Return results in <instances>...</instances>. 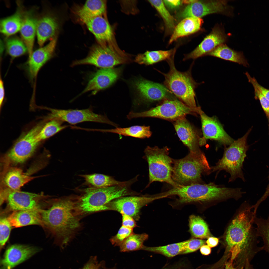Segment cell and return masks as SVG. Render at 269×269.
<instances>
[{"label":"cell","mask_w":269,"mask_h":269,"mask_svg":"<svg viewBox=\"0 0 269 269\" xmlns=\"http://www.w3.org/2000/svg\"><path fill=\"white\" fill-rule=\"evenodd\" d=\"M224 269H235L233 267L231 262H229L226 264Z\"/></svg>","instance_id":"54"},{"label":"cell","mask_w":269,"mask_h":269,"mask_svg":"<svg viewBox=\"0 0 269 269\" xmlns=\"http://www.w3.org/2000/svg\"><path fill=\"white\" fill-rule=\"evenodd\" d=\"M58 26L55 18L49 15H45L37 20L36 34L39 46H42L54 35Z\"/></svg>","instance_id":"25"},{"label":"cell","mask_w":269,"mask_h":269,"mask_svg":"<svg viewBox=\"0 0 269 269\" xmlns=\"http://www.w3.org/2000/svg\"></svg>","instance_id":"58"},{"label":"cell","mask_w":269,"mask_h":269,"mask_svg":"<svg viewBox=\"0 0 269 269\" xmlns=\"http://www.w3.org/2000/svg\"><path fill=\"white\" fill-rule=\"evenodd\" d=\"M4 49V46L2 41L1 39L0 40V56H1L3 52Z\"/></svg>","instance_id":"55"},{"label":"cell","mask_w":269,"mask_h":269,"mask_svg":"<svg viewBox=\"0 0 269 269\" xmlns=\"http://www.w3.org/2000/svg\"><path fill=\"white\" fill-rule=\"evenodd\" d=\"M43 126L42 124L38 125L18 138L7 155L11 162L22 163L31 157L41 141L38 134Z\"/></svg>","instance_id":"11"},{"label":"cell","mask_w":269,"mask_h":269,"mask_svg":"<svg viewBox=\"0 0 269 269\" xmlns=\"http://www.w3.org/2000/svg\"><path fill=\"white\" fill-rule=\"evenodd\" d=\"M219 242V240L217 238L210 237L207 238L206 242L209 247H213L216 246L218 245Z\"/></svg>","instance_id":"49"},{"label":"cell","mask_w":269,"mask_h":269,"mask_svg":"<svg viewBox=\"0 0 269 269\" xmlns=\"http://www.w3.org/2000/svg\"><path fill=\"white\" fill-rule=\"evenodd\" d=\"M36 177L24 173L20 168L13 167L6 172L3 180L9 189L13 190H19L21 187Z\"/></svg>","instance_id":"29"},{"label":"cell","mask_w":269,"mask_h":269,"mask_svg":"<svg viewBox=\"0 0 269 269\" xmlns=\"http://www.w3.org/2000/svg\"><path fill=\"white\" fill-rule=\"evenodd\" d=\"M185 241L163 246L148 247L144 245L142 250L159 253L168 257H173L182 254L184 250Z\"/></svg>","instance_id":"36"},{"label":"cell","mask_w":269,"mask_h":269,"mask_svg":"<svg viewBox=\"0 0 269 269\" xmlns=\"http://www.w3.org/2000/svg\"><path fill=\"white\" fill-rule=\"evenodd\" d=\"M211 247L208 245H203L200 248V251L201 254L204 255H209L211 252Z\"/></svg>","instance_id":"52"},{"label":"cell","mask_w":269,"mask_h":269,"mask_svg":"<svg viewBox=\"0 0 269 269\" xmlns=\"http://www.w3.org/2000/svg\"><path fill=\"white\" fill-rule=\"evenodd\" d=\"M157 195L130 196L121 197L110 202L106 205L108 210L117 211L121 214L130 216L134 220L140 218V210L143 206L156 199Z\"/></svg>","instance_id":"14"},{"label":"cell","mask_w":269,"mask_h":269,"mask_svg":"<svg viewBox=\"0 0 269 269\" xmlns=\"http://www.w3.org/2000/svg\"><path fill=\"white\" fill-rule=\"evenodd\" d=\"M227 1L196 0L187 6L181 14L183 18L195 17L201 18L214 13L227 14L229 9Z\"/></svg>","instance_id":"17"},{"label":"cell","mask_w":269,"mask_h":269,"mask_svg":"<svg viewBox=\"0 0 269 269\" xmlns=\"http://www.w3.org/2000/svg\"><path fill=\"white\" fill-rule=\"evenodd\" d=\"M42 226L60 239L59 245L63 248L80 226L77 200L70 198L51 202L48 207L40 211Z\"/></svg>","instance_id":"1"},{"label":"cell","mask_w":269,"mask_h":269,"mask_svg":"<svg viewBox=\"0 0 269 269\" xmlns=\"http://www.w3.org/2000/svg\"><path fill=\"white\" fill-rule=\"evenodd\" d=\"M164 3L171 8H174L179 6L181 3L180 0H164Z\"/></svg>","instance_id":"51"},{"label":"cell","mask_w":269,"mask_h":269,"mask_svg":"<svg viewBox=\"0 0 269 269\" xmlns=\"http://www.w3.org/2000/svg\"><path fill=\"white\" fill-rule=\"evenodd\" d=\"M245 193L240 188L226 187L212 182L180 186L175 188L173 191L174 195L178 197V202L183 203L211 202L231 198L237 199Z\"/></svg>","instance_id":"3"},{"label":"cell","mask_w":269,"mask_h":269,"mask_svg":"<svg viewBox=\"0 0 269 269\" xmlns=\"http://www.w3.org/2000/svg\"><path fill=\"white\" fill-rule=\"evenodd\" d=\"M204 240L201 239H191L185 241L184 250L182 254H186L194 252L204 245Z\"/></svg>","instance_id":"44"},{"label":"cell","mask_w":269,"mask_h":269,"mask_svg":"<svg viewBox=\"0 0 269 269\" xmlns=\"http://www.w3.org/2000/svg\"><path fill=\"white\" fill-rule=\"evenodd\" d=\"M211 168L204 153L189 152L184 157L173 159L172 178L178 185L204 184L202 175L210 174Z\"/></svg>","instance_id":"4"},{"label":"cell","mask_w":269,"mask_h":269,"mask_svg":"<svg viewBox=\"0 0 269 269\" xmlns=\"http://www.w3.org/2000/svg\"><path fill=\"white\" fill-rule=\"evenodd\" d=\"M245 267V269H255L253 266L250 264V261L248 260L246 261Z\"/></svg>","instance_id":"53"},{"label":"cell","mask_w":269,"mask_h":269,"mask_svg":"<svg viewBox=\"0 0 269 269\" xmlns=\"http://www.w3.org/2000/svg\"><path fill=\"white\" fill-rule=\"evenodd\" d=\"M63 122L56 119H51L43 126L38 134L41 141L47 139L67 127L63 124Z\"/></svg>","instance_id":"38"},{"label":"cell","mask_w":269,"mask_h":269,"mask_svg":"<svg viewBox=\"0 0 269 269\" xmlns=\"http://www.w3.org/2000/svg\"><path fill=\"white\" fill-rule=\"evenodd\" d=\"M5 96V91L3 82L0 77V108L2 105Z\"/></svg>","instance_id":"50"},{"label":"cell","mask_w":269,"mask_h":269,"mask_svg":"<svg viewBox=\"0 0 269 269\" xmlns=\"http://www.w3.org/2000/svg\"><path fill=\"white\" fill-rule=\"evenodd\" d=\"M174 128L179 138L187 146L190 152L200 153L202 152L200 148L201 138L197 130L184 117L174 121Z\"/></svg>","instance_id":"19"},{"label":"cell","mask_w":269,"mask_h":269,"mask_svg":"<svg viewBox=\"0 0 269 269\" xmlns=\"http://www.w3.org/2000/svg\"><path fill=\"white\" fill-rule=\"evenodd\" d=\"M21 7H18L13 14L0 21V32L7 37L19 31L24 15Z\"/></svg>","instance_id":"31"},{"label":"cell","mask_w":269,"mask_h":269,"mask_svg":"<svg viewBox=\"0 0 269 269\" xmlns=\"http://www.w3.org/2000/svg\"><path fill=\"white\" fill-rule=\"evenodd\" d=\"M40 249L24 245H10L6 249L0 261L1 269H12L38 252Z\"/></svg>","instance_id":"18"},{"label":"cell","mask_w":269,"mask_h":269,"mask_svg":"<svg viewBox=\"0 0 269 269\" xmlns=\"http://www.w3.org/2000/svg\"><path fill=\"white\" fill-rule=\"evenodd\" d=\"M121 214L122 216V226L132 229H133L137 226L136 222L133 218L124 214Z\"/></svg>","instance_id":"47"},{"label":"cell","mask_w":269,"mask_h":269,"mask_svg":"<svg viewBox=\"0 0 269 269\" xmlns=\"http://www.w3.org/2000/svg\"><path fill=\"white\" fill-rule=\"evenodd\" d=\"M50 112L48 118L56 119L71 124L85 122H92L108 124L116 127L117 124L105 116L94 113L90 108L82 110H62L47 108Z\"/></svg>","instance_id":"12"},{"label":"cell","mask_w":269,"mask_h":269,"mask_svg":"<svg viewBox=\"0 0 269 269\" xmlns=\"http://www.w3.org/2000/svg\"><path fill=\"white\" fill-rule=\"evenodd\" d=\"M201 109L200 107H190L178 100L169 99L147 111L139 112L131 111L127 117L130 120L138 118H155L174 121L188 114H199Z\"/></svg>","instance_id":"9"},{"label":"cell","mask_w":269,"mask_h":269,"mask_svg":"<svg viewBox=\"0 0 269 269\" xmlns=\"http://www.w3.org/2000/svg\"><path fill=\"white\" fill-rule=\"evenodd\" d=\"M5 48L7 53L12 59L28 52L27 48L23 41L16 37H9L6 40Z\"/></svg>","instance_id":"39"},{"label":"cell","mask_w":269,"mask_h":269,"mask_svg":"<svg viewBox=\"0 0 269 269\" xmlns=\"http://www.w3.org/2000/svg\"><path fill=\"white\" fill-rule=\"evenodd\" d=\"M189 231L193 237L202 239L211 237L207 225L200 216L191 215L189 217Z\"/></svg>","instance_id":"35"},{"label":"cell","mask_w":269,"mask_h":269,"mask_svg":"<svg viewBox=\"0 0 269 269\" xmlns=\"http://www.w3.org/2000/svg\"><path fill=\"white\" fill-rule=\"evenodd\" d=\"M148 237V234L145 233H134L126 238L120 246V251L126 252L141 250L144 242Z\"/></svg>","instance_id":"37"},{"label":"cell","mask_w":269,"mask_h":269,"mask_svg":"<svg viewBox=\"0 0 269 269\" xmlns=\"http://www.w3.org/2000/svg\"><path fill=\"white\" fill-rule=\"evenodd\" d=\"M227 39L223 30L219 27L216 26L194 50L185 55L183 60L195 59L205 56L218 46L223 44Z\"/></svg>","instance_id":"20"},{"label":"cell","mask_w":269,"mask_h":269,"mask_svg":"<svg viewBox=\"0 0 269 269\" xmlns=\"http://www.w3.org/2000/svg\"><path fill=\"white\" fill-rule=\"evenodd\" d=\"M100 266L97 257L96 256H92L82 269H99Z\"/></svg>","instance_id":"48"},{"label":"cell","mask_w":269,"mask_h":269,"mask_svg":"<svg viewBox=\"0 0 269 269\" xmlns=\"http://www.w3.org/2000/svg\"><path fill=\"white\" fill-rule=\"evenodd\" d=\"M121 72L119 68H102L98 70L89 81L81 94L92 91L95 94L113 84L117 79Z\"/></svg>","instance_id":"21"},{"label":"cell","mask_w":269,"mask_h":269,"mask_svg":"<svg viewBox=\"0 0 269 269\" xmlns=\"http://www.w3.org/2000/svg\"><path fill=\"white\" fill-rule=\"evenodd\" d=\"M133 229L122 226L117 233L110 239L111 243L115 246H120L126 238L134 233Z\"/></svg>","instance_id":"43"},{"label":"cell","mask_w":269,"mask_h":269,"mask_svg":"<svg viewBox=\"0 0 269 269\" xmlns=\"http://www.w3.org/2000/svg\"><path fill=\"white\" fill-rule=\"evenodd\" d=\"M169 149L166 146H148L145 149V157L148 162L149 182L147 187L154 182L167 183L173 187L179 185L172 178L173 159L169 156Z\"/></svg>","instance_id":"8"},{"label":"cell","mask_w":269,"mask_h":269,"mask_svg":"<svg viewBox=\"0 0 269 269\" xmlns=\"http://www.w3.org/2000/svg\"><path fill=\"white\" fill-rule=\"evenodd\" d=\"M174 56L167 60L169 65V71L164 76L165 86L180 100L187 106L197 108L195 100V90L200 83L193 78L191 68L185 72H181L176 68L174 61Z\"/></svg>","instance_id":"6"},{"label":"cell","mask_w":269,"mask_h":269,"mask_svg":"<svg viewBox=\"0 0 269 269\" xmlns=\"http://www.w3.org/2000/svg\"><path fill=\"white\" fill-rule=\"evenodd\" d=\"M57 43L55 37L46 46L33 52L27 62L28 71L31 78H35L41 67L52 56Z\"/></svg>","instance_id":"22"},{"label":"cell","mask_w":269,"mask_h":269,"mask_svg":"<svg viewBox=\"0 0 269 269\" xmlns=\"http://www.w3.org/2000/svg\"><path fill=\"white\" fill-rule=\"evenodd\" d=\"M12 226L7 217L0 219V251L9 237Z\"/></svg>","instance_id":"42"},{"label":"cell","mask_w":269,"mask_h":269,"mask_svg":"<svg viewBox=\"0 0 269 269\" xmlns=\"http://www.w3.org/2000/svg\"><path fill=\"white\" fill-rule=\"evenodd\" d=\"M40 210L14 211L7 218L12 226L16 228L33 225L42 226Z\"/></svg>","instance_id":"24"},{"label":"cell","mask_w":269,"mask_h":269,"mask_svg":"<svg viewBox=\"0 0 269 269\" xmlns=\"http://www.w3.org/2000/svg\"></svg>","instance_id":"59"},{"label":"cell","mask_w":269,"mask_h":269,"mask_svg":"<svg viewBox=\"0 0 269 269\" xmlns=\"http://www.w3.org/2000/svg\"><path fill=\"white\" fill-rule=\"evenodd\" d=\"M196 0H184L183 2L185 3L189 4L194 2Z\"/></svg>","instance_id":"57"},{"label":"cell","mask_w":269,"mask_h":269,"mask_svg":"<svg viewBox=\"0 0 269 269\" xmlns=\"http://www.w3.org/2000/svg\"><path fill=\"white\" fill-rule=\"evenodd\" d=\"M86 182L94 188H103L117 185H131L136 181L134 178L128 181H120L112 177L100 174L80 175Z\"/></svg>","instance_id":"28"},{"label":"cell","mask_w":269,"mask_h":269,"mask_svg":"<svg viewBox=\"0 0 269 269\" xmlns=\"http://www.w3.org/2000/svg\"><path fill=\"white\" fill-rule=\"evenodd\" d=\"M245 74L249 82L252 84L253 86L256 87L269 100V89L265 88L260 85L256 79L254 77H251L247 72H246Z\"/></svg>","instance_id":"46"},{"label":"cell","mask_w":269,"mask_h":269,"mask_svg":"<svg viewBox=\"0 0 269 269\" xmlns=\"http://www.w3.org/2000/svg\"><path fill=\"white\" fill-rule=\"evenodd\" d=\"M200 115L203 136L200 138V146L205 144L206 140H213L224 145H230L234 141L226 132L222 126L215 117L207 116L201 109Z\"/></svg>","instance_id":"15"},{"label":"cell","mask_w":269,"mask_h":269,"mask_svg":"<svg viewBox=\"0 0 269 269\" xmlns=\"http://www.w3.org/2000/svg\"><path fill=\"white\" fill-rule=\"evenodd\" d=\"M200 18L191 17L184 18L176 27L169 41L170 44L178 38L194 33L200 30L203 23Z\"/></svg>","instance_id":"27"},{"label":"cell","mask_w":269,"mask_h":269,"mask_svg":"<svg viewBox=\"0 0 269 269\" xmlns=\"http://www.w3.org/2000/svg\"><path fill=\"white\" fill-rule=\"evenodd\" d=\"M269 184L267 187L265 193L263 195V197L265 198H267L268 197V196H269Z\"/></svg>","instance_id":"56"},{"label":"cell","mask_w":269,"mask_h":269,"mask_svg":"<svg viewBox=\"0 0 269 269\" xmlns=\"http://www.w3.org/2000/svg\"><path fill=\"white\" fill-rule=\"evenodd\" d=\"M130 60L127 55L118 49L101 45L93 46L87 57L74 61L71 66L90 65L102 68H112L116 65L129 63Z\"/></svg>","instance_id":"10"},{"label":"cell","mask_w":269,"mask_h":269,"mask_svg":"<svg viewBox=\"0 0 269 269\" xmlns=\"http://www.w3.org/2000/svg\"><path fill=\"white\" fill-rule=\"evenodd\" d=\"M81 20L101 45L112 40L113 33L112 29L107 21L102 16L85 18Z\"/></svg>","instance_id":"23"},{"label":"cell","mask_w":269,"mask_h":269,"mask_svg":"<svg viewBox=\"0 0 269 269\" xmlns=\"http://www.w3.org/2000/svg\"><path fill=\"white\" fill-rule=\"evenodd\" d=\"M254 223L256 225L255 229L257 236L261 237L263 240V250L269 255V215L267 219L256 216Z\"/></svg>","instance_id":"40"},{"label":"cell","mask_w":269,"mask_h":269,"mask_svg":"<svg viewBox=\"0 0 269 269\" xmlns=\"http://www.w3.org/2000/svg\"><path fill=\"white\" fill-rule=\"evenodd\" d=\"M97 130L140 138L149 137L152 134L149 126H135L125 128L117 127L114 129H99Z\"/></svg>","instance_id":"34"},{"label":"cell","mask_w":269,"mask_h":269,"mask_svg":"<svg viewBox=\"0 0 269 269\" xmlns=\"http://www.w3.org/2000/svg\"><path fill=\"white\" fill-rule=\"evenodd\" d=\"M207 56L237 63L245 67L249 65L242 53L236 51L223 44L218 46L205 56Z\"/></svg>","instance_id":"30"},{"label":"cell","mask_w":269,"mask_h":269,"mask_svg":"<svg viewBox=\"0 0 269 269\" xmlns=\"http://www.w3.org/2000/svg\"><path fill=\"white\" fill-rule=\"evenodd\" d=\"M175 50L147 51L136 57L135 62L141 64L152 65L164 60H168L174 56Z\"/></svg>","instance_id":"33"},{"label":"cell","mask_w":269,"mask_h":269,"mask_svg":"<svg viewBox=\"0 0 269 269\" xmlns=\"http://www.w3.org/2000/svg\"><path fill=\"white\" fill-rule=\"evenodd\" d=\"M105 0H87L84 4L76 10V14L81 19L102 16L105 11Z\"/></svg>","instance_id":"32"},{"label":"cell","mask_w":269,"mask_h":269,"mask_svg":"<svg viewBox=\"0 0 269 269\" xmlns=\"http://www.w3.org/2000/svg\"><path fill=\"white\" fill-rule=\"evenodd\" d=\"M134 86L138 93L139 104L173 99L169 96L172 92L161 84L141 79L136 80Z\"/></svg>","instance_id":"16"},{"label":"cell","mask_w":269,"mask_h":269,"mask_svg":"<svg viewBox=\"0 0 269 269\" xmlns=\"http://www.w3.org/2000/svg\"><path fill=\"white\" fill-rule=\"evenodd\" d=\"M37 20L31 12L25 13L19 30L22 40L27 49L29 57L33 52Z\"/></svg>","instance_id":"26"},{"label":"cell","mask_w":269,"mask_h":269,"mask_svg":"<svg viewBox=\"0 0 269 269\" xmlns=\"http://www.w3.org/2000/svg\"><path fill=\"white\" fill-rule=\"evenodd\" d=\"M256 216L252 206L247 205L232 220L226 231L224 237L227 249L236 254L245 252L251 261L259 252L263 250L259 247L255 228L253 224Z\"/></svg>","instance_id":"2"},{"label":"cell","mask_w":269,"mask_h":269,"mask_svg":"<svg viewBox=\"0 0 269 269\" xmlns=\"http://www.w3.org/2000/svg\"><path fill=\"white\" fill-rule=\"evenodd\" d=\"M2 196L6 200L10 210L14 211L23 210H40L42 201L46 196L20 190L7 189L2 191Z\"/></svg>","instance_id":"13"},{"label":"cell","mask_w":269,"mask_h":269,"mask_svg":"<svg viewBox=\"0 0 269 269\" xmlns=\"http://www.w3.org/2000/svg\"><path fill=\"white\" fill-rule=\"evenodd\" d=\"M130 185H117L103 188L86 189L78 199V205L81 213H89L108 210L106 205L116 199L138 195L132 191Z\"/></svg>","instance_id":"5"},{"label":"cell","mask_w":269,"mask_h":269,"mask_svg":"<svg viewBox=\"0 0 269 269\" xmlns=\"http://www.w3.org/2000/svg\"><path fill=\"white\" fill-rule=\"evenodd\" d=\"M252 129H250L242 137L234 141L224 150L222 157L214 166L211 167L210 173L222 170L229 173L230 176L229 182L240 178L245 181L242 170L243 164L248 148L247 139Z\"/></svg>","instance_id":"7"},{"label":"cell","mask_w":269,"mask_h":269,"mask_svg":"<svg viewBox=\"0 0 269 269\" xmlns=\"http://www.w3.org/2000/svg\"><path fill=\"white\" fill-rule=\"evenodd\" d=\"M253 86L254 89L255 98L259 99L263 110L267 116L269 118V100L256 87Z\"/></svg>","instance_id":"45"},{"label":"cell","mask_w":269,"mask_h":269,"mask_svg":"<svg viewBox=\"0 0 269 269\" xmlns=\"http://www.w3.org/2000/svg\"><path fill=\"white\" fill-rule=\"evenodd\" d=\"M163 18L168 31L172 30L175 27L174 20L165 7L162 0H148Z\"/></svg>","instance_id":"41"}]
</instances>
